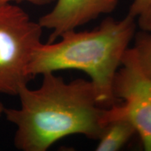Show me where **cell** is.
I'll use <instances>...</instances> for the list:
<instances>
[{"label":"cell","mask_w":151,"mask_h":151,"mask_svg":"<svg viewBox=\"0 0 151 151\" xmlns=\"http://www.w3.org/2000/svg\"><path fill=\"white\" fill-rule=\"evenodd\" d=\"M120 0H56L50 11L41 16L39 23L51 31L48 43L55 41L68 31L76 29L101 15L113 12Z\"/></svg>","instance_id":"cell-5"},{"label":"cell","mask_w":151,"mask_h":151,"mask_svg":"<svg viewBox=\"0 0 151 151\" xmlns=\"http://www.w3.org/2000/svg\"><path fill=\"white\" fill-rule=\"evenodd\" d=\"M137 24L141 30L151 32V6L137 17Z\"/></svg>","instance_id":"cell-9"},{"label":"cell","mask_w":151,"mask_h":151,"mask_svg":"<svg viewBox=\"0 0 151 151\" xmlns=\"http://www.w3.org/2000/svg\"><path fill=\"white\" fill-rule=\"evenodd\" d=\"M132 47L137 63L142 72L151 79V32L140 30L134 36Z\"/></svg>","instance_id":"cell-7"},{"label":"cell","mask_w":151,"mask_h":151,"mask_svg":"<svg viewBox=\"0 0 151 151\" xmlns=\"http://www.w3.org/2000/svg\"><path fill=\"white\" fill-rule=\"evenodd\" d=\"M116 101L109 107L111 112L132 122L145 150L151 151V79L142 72L132 48L126 51L113 84Z\"/></svg>","instance_id":"cell-4"},{"label":"cell","mask_w":151,"mask_h":151,"mask_svg":"<svg viewBox=\"0 0 151 151\" xmlns=\"http://www.w3.org/2000/svg\"><path fill=\"white\" fill-rule=\"evenodd\" d=\"M43 29L18 6L0 5V93L18 96L34 78L29 65Z\"/></svg>","instance_id":"cell-3"},{"label":"cell","mask_w":151,"mask_h":151,"mask_svg":"<svg viewBox=\"0 0 151 151\" xmlns=\"http://www.w3.org/2000/svg\"><path fill=\"white\" fill-rule=\"evenodd\" d=\"M4 109H5V107L4 106V104H2V102L0 101V117L1 116V115L4 114Z\"/></svg>","instance_id":"cell-11"},{"label":"cell","mask_w":151,"mask_h":151,"mask_svg":"<svg viewBox=\"0 0 151 151\" xmlns=\"http://www.w3.org/2000/svg\"><path fill=\"white\" fill-rule=\"evenodd\" d=\"M42 83L18 94V109L4 111L16 125L14 145L22 151H46L54 143L73 134L99 139L104 127L106 108L99 103L90 81L78 78L66 82L55 72L42 74Z\"/></svg>","instance_id":"cell-1"},{"label":"cell","mask_w":151,"mask_h":151,"mask_svg":"<svg viewBox=\"0 0 151 151\" xmlns=\"http://www.w3.org/2000/svg\"><path fill=\"white\" fill-rule=\"evenodd\" d=\"M151 6V0H133L128 15L137 18L143 11Z\"/></svg>","instance_id":"cell-8"},{"label":"cell","mask_w":151,"mask_h":151,"mask_svg":"<svg viewBox=\"0 0 151 151\" xmlns=\"http://www.w3.org/2000/svg\"><path fill=\"white\" fill-rule=\"evenodd\" d=\"M27 1L33 4L38 5V6H42V5H46L55 2L56 0H0V5L4 4L11 3L12 1Z\"/></svg>","instance_id":"cell-10"},{"label":"cell","mask_w":151,"mask_h":151,"mask_svg":"<svg viewBox=\"0 0 151 151\" xmlns=\"http://www.w3.org/2000/svg\"><path fill=\"white\" fill-rule=\"evenodd\" d=\"M136 18H106L92 30L68 31L58 42L41 43L33 55L29 73L36 76L74 69L90 78L104 108L116 104L113 94L115 76L129 45L134 37Z\"/></svg>","instance_id":"cell-2"},{"label":"cell","mask_w":151,"mask_h":151,"mask_svg":"<svg viewBox=\"0 0 151 151\" xmlns=\"http://www.w3.org/2000/svg\"><path fill=\"white\" fill-rule=\"evenodd\" d=\"M105 124L96 147L97 151H118L122 149L137 134L132 122L127 118L113 114L106 108Z\"/></svg>","instance_id":"cell-6"}]
</instances>
